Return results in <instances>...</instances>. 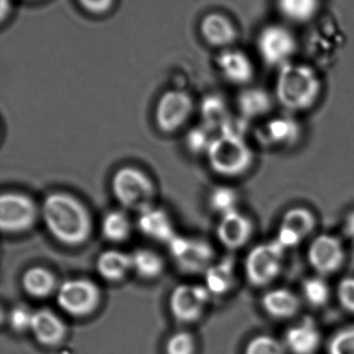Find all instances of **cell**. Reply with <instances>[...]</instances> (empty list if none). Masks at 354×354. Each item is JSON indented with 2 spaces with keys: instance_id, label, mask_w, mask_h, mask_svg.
Wrapping results in <instances>:
<instances>
[{
  "instance_id": "obj_1",
  "label": "cell",
  "mask_w": 354,
  "mask_h": 354,
  "mask_svg": "<svg viewBox=\"0 0 354 354\" xmlns=\"http://www.w3.org/2000/svg\"><path fill=\"white\" fill-rule=\"evenodd\" d=\"M41 216L48 232L58 243L77 247L89 241L93 218L78 198L66 192H53L44 199Z\"/></svg>"
},
{
  "instance_id": "obj_2",
  "label": "cell",
  "mask_w": 354,
  "mask_h": 354,
  "mask_svg": "<svg viewBox=\"0 0 354 354\" xmlns=\"http://www.w3.org/2000/svg\"><path fill=\"white\" fill-rule=\"evenodd\" d=\"M322 84L311 66L289 64L281 66L276 81V99L291 113L311 109L319 99Z\"/></svg>"
},
{
  "instance_id": "obj_3",
  "label": "cell",
  "mask_w": 354,
  "mask_h": 354,
  "mask_svg": "<svg viewBox=\"0 0 354 354\" xmlns=\"http://www.w3.org/2000/svg\"><path fill=\"white\" fill-rule=\"evenodd\" d=\"M206 155L216 174L231 178L247 174L255 161L253 149L245 138L222 133L214 137Z\"/></svg>"
},
{
  "instance_id": "obj_4",
  "label": "cell",
  "mask_w": 354,
  "mask_h": 354,
  "mask_svg": "<svg viewBox=\"0 0 354 354\" xmlns=\"http://www.w3.org/2000/svg\"><path fill=\"white\" fill-rule=\"evenodd\" d=\"M112 195L126 212L137 214L154 206L156 187L145 172L132 166L120 168L110 181Z\"/></svg>"
},
{
  "instance_id": "obj_5",
  "label": "cell",
  "mask_w": 354,
  "mask_h": 354,
  "mask_svg": "<svg viewBox=\"0 0 354 354\" xmlns=\"http://www.w3.org/2000/svg\"><path fill=\"white\" fill-rule=\"evenodd\" d=\"M286 250L272 239L251 248L245 259L247 282L256 288L269 286L280 277Z\"/></svg>"
},
{
  "instance_id": "obj_6",
  "label": "cell",
  "mask_w": 354,
  "mask_h": 354,
  "mask_svg": "<svg viewBox=\"0 0 354 354\" xmlns=\"http://www.w3.org/2000/svg\"><path fill=\"white\" fill-rule=\"evenodd\" d=\"M56 301L60 309L69 315L87 317L99 307L101 290L89 279H69L58 286Z\"/></svg>"
},
{
  "instance_id": "obj_7",
  "label": "cell",
  "mask_w": 354,
  "mask_h": 354,
  "mask_svg": "<svg viewBox=\"0 0 354 354\" xmlns=\"http://www.w3.org/2000/svg\"><path fill=\"white\" fill-rule=\"evenodd\" d=\"M41 216V208L29 196L18 192L3 193L0 198V228L8 234L30 230Z\"/></svg>"
},
{
  "instance_id": "obj_8",
  "label": "cell",
  "mask_w": 354,
  "mask_h": 354,
  "mask_svg": "<svg viewBox=\"0 0 354 354\" xmlns=\"http://www.w3.org/2000/svg\"><path fill=\"white\" fill-rule=\"evenodd\" d=\"M170 257L187 274H205L215 262V252L208 241L177 234L168 243Z\"/></svg>"
},
{
  "instance_id": "obj_9",
  "label": "cell",
  "mask_w": 354,
  "mask_h": 354,
  "mask_svg": "<svg viewBox=\"0 0 354 354\" xmlns=\"http://www.w3.org/2000/svg\"><path fill=\"white\" fill-rule=\"evenodd\" d=\"M210 297L205 285L181 284L170 293L168 308L177 322L191 324L203 316Z\"/></svg>"
},
{
  "instance_id": "obj_10",
  "label": "cell",
  "mask_w": 354,
  "mask_h": 354,
  "mask_svg": "<svg viewBox=\"0 0 354 354\" xmlns=\"http://www.w3.org/2000/svg\"><path fill=\"white\" fill-rule=\"evenodd\" d=\"M307 259L318 276L336 274L344 266L346 251L342 241L336 235L322 233L312 239L308 247Z\"/></svg>"
},
{
  "instance_id": "obj_11",
  "label": "cell",
  "mask_w": 354,
  "mask_h": 354,
  "mask_svg": "<svg viewBox=\"0 0 354 354\" xmlns=\"http://www.w3.org/2000/svg\"><path fill=\"white\" fill-rule=\"evenodd\" d=\"M195 104L183 91H168L160 97L155 109V122L161 132H177L186 124Z\"/></svg>"
},
{
  "instance_id": "obj_12",
  "label": "cell",
  "mask_w": 354,
  "mask_h": 354,
  "mask_svg": "<svg viewBox=\"0 0 354 354\" xmlns=\"http://www.w3.org/2000/svg\"><path fill=\"white\" fill-rule=\"evenodd\" d=\"M317 227L313 210L305 206H293L283 214L276 241L285 250L294 249L311 236Z\"/></svg>"
},
{
  "instance_id": "obj_13",
  "label": "cell",
  "mask_w": 354,
  "mask_h": 354,
  "mask_svg": "<svg viewBox=\"0 0 354 354\" xmlns=\"http://www.w3.org/2000/svg\"><path fill=\"white\" fill-rule=\"evenodd\" d=\"M254 135L264 149H291L301 140L303 128L293 116L286 114L266 120Z\"/></svg>"
},
{
  "instance_id": "obj_14",
  "label": "cell",
  "mask_w": 354,
  "mask_h": 354,
  "mask_svg": "<svg viewBox=\"0 0 354 354\" xmlns=\"http://www.w3.org/2000/svg\"><path fill=\"white\" fill-rule=\"evenodd\" d=\"M297 43L292 33L281 25H270L260 32L258 50L265 64L272 66H285L290 62Z\"/></svg>"
},
{
  "instance_id": "obj_15",
  "label": "cell",
  "mask_w": 354,
  "mask_h": 354,
  "mask_svg": "<svg viewBox=\"0 0 354 354\" xmlns=\"http://www.w3.org/2000/svg\"><path fill=\"white\" fill-rule=\"evenodd\" d=\"M253 221L238 209L220 216L216 227V236L220 243L230 251L245 247L253 237Z\"/></svg>"
},
{
  "instance_id": "obj_16",
  "label": "cell",
  "mask_w": 354,
  "mask_h": 354,
  "mask_svg": "<svg viewBox=\"0 0 354 354\" xmlns=\"http://www.w3.org/2000/svg\"><path fill=\"white\" fill-rule=\"evenodd\" d=\"M136 224L143 236L158 243H168L177 235L170 214L155 205L139 212Z\"/></svg>"
},
{
  "instance_id": "obj_17",
  "label": "cell",
  "mask_w": 354,
  "mask_h": 354,
  "mask_svg": "<svg viewBox=\"0 0 354 354\" xmlns=\"http://www.w3.org/2000/svg\"><path fill=\"white\" fill-rule=\"evenodd\" d=\"M30 332L39 344L53 347L60 344L66 338L67 326L57 314L44 308L33 313Z\"/></svg>"
},
{
  "instance_id": "obj_18",
  "label": "cell",
  "mask_w": 354,
  "mask_h": 354,
  "mask_svg": "<svg viewBox=\"0 0 354 354\" xmlns=\"http://www.w3.org/2000/svg\"><path fill=\"white\" fill-rule=\"evenodd\" d=\"M222 76L233 84L245 85L254 77V66L247 54L239 50H226L218 57Z\"/></svg>"
},
{
  "instance_id": "obj_19",
  "label": "cell",
  "mask_w": 354,
  "mask_h": 354,
  "mask_svg": "<svg viewBox=\"0 0 354 354\" xmlns=\"http://www.w3.org/2000/svg\"><path fill=\"white\" fill-rule=\"evenodd\" d=\"M321 335L312 320L291 326L285 335V344L292 354H314L319 348Z\"/></svg>"
},
{
  "instance_id": "obj_20",
  "label": "cell",
  "mask_w": 354,
  "mask_h": 354,
  "mask_svg": "<svg viewBox=\"0 0 354 354\" xmlns=\"http://www.w3.org/2000/svg\"><path fill=\"white\" fill-rule=\"evenodd\" d=\"M264 311L276 319H290L301 310V299L287 288H274L264 293L261 299Z\"/></svg>"
},
{
  "instance_id": "obj_21",
  "label": "cell",
  "mask_w": 354,
  "mask_h": 354,
  "mask_svg": "<svg viewBox=\"0 0 354 354\" xmlns=\"http://www.w3.org/2000/svg\"><path fill=\"white\" fill-rule=\"evenodd\" d=\"M96 270L104 280L120 282L128 276L129 272H133L131 254L120 250H106L98 256Z\"/></svg>"
},
{
  "instance_id": "obj_22",
  "label": "cell",
  "mask_w": 354,
  "mask_h": 354,
  "mask_svg": "<svg viewBox=\"0 0 354 354\" xmlns=\"http://www.w3.org/2000/svg\"><path fill=\"white\" fill-rule=\"evenodd\" d=\"M272 107L274 99L272 95L259 87L245 88L237 97L239 115L249 122L267 115L272 111Z\"/></svg>"
},
{
  "instance_id": "obj_23",
  "label": "cell",
  "mask_w": 354,
  "mask_h": 354,
  "mask_svg": "<svg viewBox=\"0 0 354 354\" xmlns=\"http://www.w3.org/2000/svg\"><path fill=\"white\" fill-rule=\"evenodd\" d=\"M205 287L211 295H224L234 288L236 268L232 258L214 262L205 272Z\"/></svg>"
},
{
  "instance_id": "obj_24",
  "label": "cell",
  "mask_w": 354,
  "mask_h": 354,
  "mask_svg": "<svg viewBox=\"0 0 354 354\" xmlns=\"http://www.w3.org/2000/svg\"><path fill=\"white\" fill-rule=\"evenodd\" d=\"M21 286L33 299H46L58 288L53 272L44 266H33L23 272Z\"/></svg>"
},
{
  "instance_id": "obj_25",
  "label": "cell",
  "mask_w": 354,
  "mask_h": 354,
  "mask_svg": "<svg viewBox=\"0 0 354 354\" xmlns=\"http://www.w3.org/2000/svg\"><path fill=\"white\" fill-rule=\"evenodd\" d=\"M201 30L206 41L214 46L229 45L236 37V31L231 21L220 14L206 17L202 22Z\"/></svg>"
},
{
  "instance_id": "obj_26",
  "label": "cell",
  "mask_w": 354,
  "mask_h": 354,
  "mask_svg": "<svg viewBox=\"0 0 354 354\" xmlns=\"http://www.w3.org/2000/svg\"><path fill=\"white\" fill-rule=\"evenodd\" d=\"M101 232L110 243H120L127 241L132 232V222L125 209L106 212L102 218Z\"/></svg>"
},
{
  "instance_id": "obj_27",
  "label": "cell",
  "mask_w": 354,
  "mask_h": 354,
  "mask_svg": "<svg viewBox=\"0 0 354 354\" xmlns=\"http://www.w3.org/2000/svg\"><path fill=\"white\" fill-rule=\"evenodd\" d=\"M201 115L203 126L213 131L222 130V127L230 120L231 114L228 103L220 95H208L201 103Z\"/></svg>"
},
{
  "instance_id": "obj_28",
  "label": "cell",
  "mask_w": 354,
  "mask_h": 354,
  "mask_svg": "<svg viewBox=\"0 0 354 354\" xmlns=\"http://www.w3.org/2000/svg\"><path fill=\"white\" fill-rule=\"evenodd\" d=\"M132 270L145 280L157 279L164 270V260L157 252L147 248L135 250L131 254Z\"/></svg>"
},
{
  "instance_id": "obj_29",
  "label": "cell",
  "mask_w": 354,
  "mask_h": 354,
  "mask_svg": "<svg viewBox=\"0 0 354 354\" xmlns=\"http://www.w3.org/2000/svg\"><path fill=\"white\" fill-rule=\"evenodd\" d=\"M281 14L292 21L301 23L311 20L320 6V0H276Z\"/></svg>"
},
{
  "instance_id": "obj_30",
  "label": "cell",
  "mask_w": 354,
  "mask_h": 354,
  "mask_svg": "<svg viewBox=\"0 0 354 354\" xmlns=\"http://www.w3.org/2000/svg\"><path fill=\"white\" fill-rule=\"evenodd\" d=\"M239 194L230 185H218L209 196V205L220 216L238 209Z\"/></svg>"
},
{
  "instance_id": "obj_31",
  "label": "cell",
  "mask_w": 354,
  "mask_h": 354,
  "mask_svg": "<svg viewBox=\"0 0 354 354\" xmlns=\"http://www.w3.org/2000/svg\"><path fill=\"white\" fill-rule=\"evenodd\" d=\"M303 297L312 307H324L330 299V285L324 277L315 276L306 279L303 282Z\"/></svg>"
},
{
  "instance_id": "obj_32",
  "label": "cell",
  "mask_w": 354,
  "mask_h": 354,
  "mask_svg": "<svg viewBox=\"0 0 354 354\" xmlns=\"http://www.w3.org/2000/svg\"><path fill=\"white\" fill-rule=\"evenodd\" d=\"M212 131L202 124L189 131L186 135V147L191 153L195 155L207 153L214 137L211 136Z\"/></svg>"
},
{
  "instance_id": "obj_33",
  "label": "cell",
  "mask_w": 354,
  "mask_h": 354,
  "mask_svg": "<svg viewBox=\"0 0 354 354\" xmlns=\"http://www.w3.org/2000/svg\"><path fill=\"white\" fill-rule=\"evenodd\" d=\"M245 354H285L284 345L270 336H257L247 343Z\"/></svg>"
},
{
  "instance_id": "obj_34",
  "label": "cell",
  "mask_w": 354,
  "mask_h": 354,
  "mask_svg": "<svg viewBox=\"0 0 354 354\" xmlns=\"http://www.w3.org/2000/svg\"><path fill=\"white\" fill-rule=\"evenodd\" d=\"M195 337L188 332H177L166 341V354H195Z\"/></svg>"
},
{
  "instance_id": "obj_35",
  "label": "cell",
  "mask_w": 354,
  "mask_h": 354,
  "mask_svg": "<svg viewBox=\"0 0 354 354\" xmlns=\"http://www.w3.org/2000/svg\"><path fill=\"white\" fill-rule=\"evenodd\" d=\"M328 354H354V326L339 330L330 339Z\"/></svg>"
},
{
  "instance_id": "obj_36",
  "label": "cell",
  "mask_w": 354,
  "mask_h": 354,
  "mask_svg": "<svg viewBox=\"0 0 354 354\" xmlns=\"http://www.w3.org/2000/svg\"><path fill=\"white\" fill-rule=\"evenodd\" d=\"M35 311H31L28 307L25 306H16L10 311L8 316V324L10 328L16 333H24L30 330L31 324Z\"/></svg>"
},
{
  "instance_id": "obj_37",
  "label": "cell",
  "mask_w": 354,
  "mask_h": 354,
  "mask_svg": "<svg viewBox=\"0 0 354 354\" xmlns=\"http://www.w3.org/2000/svg\"><path fill=\"white\" fill-rule=\"evenodd\" d=\"M337 297L345 311L354 314V277H345L338 283Z\"/></svg>"
},
{
  "instance_id": "obj_38",
  "label": "cell",
  "mask_w": 354,
  "mask_h": 354,
  "mask_svg": "<svg viewBox=\"0 0 354 354\" xmlns=\"http://www.w3.org/2000/svg\"><path fill=\"white\" fill-rule=\"evenodd\" d=\"M83 8L94 12H102L107 10L112 0H78Z\"/></svg>"
},
{
  "instance_id": "obj_39",
  "label": "cell",
  "mask_w": 354,
  "mask_h": 354,
  "mask_svg": "<svg viewBox=\"0 0 354 354\" xmlns=\"http://www.w3.org/2000/svg\"><path fill=\"white\" fill-rule=\"evenodd\" d=\"M342 230L345 236L354 243V210H351L345 216Z\"/></svg>"
},
{
  "instance_id": "obj_40",
  "label": "cell",
  "mask_w": 354,
  "mask_h": 354,
  "mask_svg": "<svg viewBox=\"0 0 354 354\" xmlns=\"http://www.w3.org/2000/svg\"><path fill=\"white\" fill-rule=\"evenodd\" d=\"M10 6V4L8 3V1H6V0H1V16H2V18H3L4 17V15L6 14V12H8V10H6V6Z\"/></svg>"
}]
</instances>
